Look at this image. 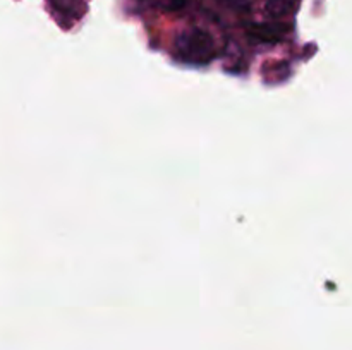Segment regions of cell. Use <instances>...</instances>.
<instances>
[{
  "label": "cell",
  "instance_id": "cell-2",
  "mask_svg": "<svg viewBox=\"0 0 352 350\" xmlns=\"http://www.w3.org/2000/svg\"><path fill=\"white\" fill-rule=\"evenodd\" d=\"M160 3L168 10H179L184 7L186 0H160Z\"/></svg>",
  "mask_w": 352,
  "mask_h": 350
},
{
  "label": "cell",
  "instance_id": "cell-1",
  "mask_svg": "<svg viewBox=\"0 0 352 350\" xmlns=\"http://www.w3.org/2000/svg\"><path fill=\"white\" fill-rule=\"evenodd\" d=\"M294 5V0H267V10L275 17L285 16Z\"/></svg>",
  "mask_w": 352,
  "mask_h": 350
}]
</instances>
